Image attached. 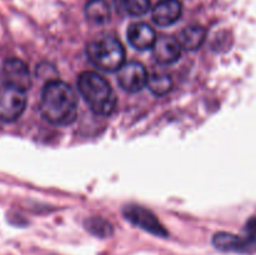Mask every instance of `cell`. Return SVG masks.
I'll list each match as a JSON object with an SVG mask.
<instances>
[{
    "label": "cell",
    "mask_w": 256,
    "mask_h": 255,
    "mask_svg": "<svg viewBox=\"0 0 256 255\" xmlns=\"http://www.w3.org/2000/svg\"><path fill=\"white\" fill-rule=\"evenodd\" d=\"M39 109L42 118L52 124L69 125L76 119V95L66 82L52 80L42 88Z\"/></svg>",
    "instance_id": "1"
},
{
    "label": "cell",
    "mask_w": 256,
    "mask_h": 255,
    "mask_svg": "<svg viewBox=\"0 0 256 255\" xmlns=\"http://www.w3.org/2000/svg\"><path fill=\"white\" fill-rule=\"evenodd\" d=\"M79 92L90 109L98 115L108 116L116 106V95L109 82L94 72H84L78 78Z\"/></svg>",
    "instance_id": "2"
},
{
    "label": "cell",
    "mask_w": 256,
    "mask_h": 255,
    "mask_svg": "<svg viewBox=\"0 0 256 255\" xmlns=\"http://www.w3.org/2000/svg\"><path fill=\"white\" fill-rule=\"evenodd\" d=\"M90 62L104 72H116L124 65L125 50L122 42L114 36L104 35L88 44Z\"/></svg>",
    "instance_id": "3"
},
{
    "label": "cell",
    "mask_w": 256,
    "mask_h": 255,
    "mask_svg": "<svg viewBox=\"0 0 256 255\" xmlns=\"http://www.w3.org/2000/svg\"><path fill=\"white\" fill-rule=\"evenodd\" d=\"M0 76H2L4 85L20 92H26L32 86V75H30L29 68L16 58L6 59L2 65L0 70Z\"/></svg>",
    "instance_id": "4"
},
{
    "label": "cell",
    "mask_w": 256,
    "mask_h": 255,
    "mask_svg": "<svg viewBox=\"0 0 256 255\" xmlns=\"http://www.w3.org/2000/svg\"><path fill=\"white\" fill-rule=\"evenodd\" d=\"M26 98L24 92L2 85L0 86V120L10 122L24 112Z\"/></svg>",
    "instance_id": "5"
},
{
    "label": "cell",
    "mask_w": 256,
    "mask_h": 255,
    "mask_svg": "<svg viewBox=\"0 0 256 255\" xmlns=\"http://www.w3.org/2000/svg\"><path fill=\"white\" fill-rule=\"evenodd\" d=\"M124 215L130 222L139 226L140 229L156 236H168V230L158 220V218L150 210L139 205H128L124 208Z\"/></svg>",
    "instance_id": "6"
},
{
    "label": "cell",
    "mask_w": 256,
    "mask_h": 255,
    "mask_svg": "<svg viewBox=\"0 0 256 255\" xmlns=\"http://www.w3.org/2000/svg\"><path fill=\"white\" fill-rule=\"evenodd\" d=\"M148 72L144 65L140 62H132L122 65L118 72V82L122 90L129 92H140L148 85Z\"/></svg>",
    "instance_id": "7"
},
{
    "label": "cell",
    "mask_w": 256,
    "mask_h": 255,
    "mask_svg": "<svg viewBox=\"0 0 256 255\" xmlns=\"http://www.w3.org/2000/svg\"><path fill=\"white\" fill-rule=\"evenodd\" d=\"M152 56L155 62L162 65H169L178 62L182 55V45L174 38L162 36L152 45Z\"/></svg>",
    "instance_id": "8"
},
{
    "label": "cell",
    "mask_w": 256,
    "mask_h": 255,
    "mask_svg": "<svg viewBox=\"0 0 256 255\" xmlns=\"http://www.w3.org/2000/svg\"><path fill=\"white\" fill-rule=\"evenodd\" d=\"M182 12L179 0H162L152 9V20L159 26H169L180 19Z\"/></svg>",
    "instance_id": "9"
},
{
    "label": "cell",
    "mask_w": 256,
    "mask_h": 255,
    "mask_svg": "<svg viewBox=\"0 0 256 255\" xmlns=\"http://www.w3.org/2000/svg\"><path fill=\"white\" fill-rule=\"evenodd\" d=\"M126 36L129 44L138 50L152 49L156 42L154 29L145 22H134L130 25Z\"/></svg>",
    "instance_id": "10"
},
{
    "label": "cell",
    "mask_w": 256,
    "mask_h": 255,
    "mask_svg": "<svg viewBox=\"0 0 256 255\" xmlns=\"http://www.w3.org/2000/svg\"><path fill=\"white\" fill-rule=\"evenodd\" d=\"M212 244L222 252H244L252 246V242L229 232H218L212 238Z\"/></svg>",
    "instance_id": "11"
},
{
    "label": "cell",
    "mask_w": 256,
    "mask_h": 255,
    "mask_svg": "<svg viewBox=\"0 0 256 255\" xmlns=\"http://www.w3.org/2000/svg\"><path fill=\"white\" fill-rule=\"evenodd\" d=\"M205 38H206V32L202 26L198 25H192L188 26L180 32L179 42L182 48L186 50H196L204 44Z\"/></svg>",
    "instance_id": "12"
},
{
    "label": "cell",
    "mask_w": 256,
    "mask_h": 255,
    "mask_svg": "<svg viewBox=\"0 0 256 255\" xmlns=\"http://www.w3.org/2000/svg\"><path fill=\"white\" fill-rule=\"evenodd\" d=\"M85 15L89 22L102 25L109 22L112 12L105 0H89L85 6Z\"/></svg>",
    "instance_id": "13"
},
{
    "label": "cell",
    "mask_w": 256,
    "mask_h": 255,
    "mask_svg": "<svg viewBox=\"0 0 256 255\" xmlns=\"http://www.w3.org/2000/svg\"><path fill=\"white\" fill-rule=\"evenodd\" d=\"M148 86L154 95L162 96L168 94L172 88V80L169 74L164 72H154L149 76Z\"/></svg>",
    "instance_id": "14"
},
{
    "label": "cell",
    "mask_w": 256,
    "mask_h": 255,
    "mask_svg": "<svg viewBox=\"0 0 256 255\" xmlns=\"http://www.w3.org/2000/svg\"><path fill=\"white\" fill-rule=\"evenodd\" d=\"M118 10L130 16H140L150 9V0H115Z\"/></svg>",
    "instance_id": "15"
},
{
    "label": "cell",
    "mask_w": 256,
    "mask_h": 255,
    "mask_svg": "<svg viewBox=\"0 0 256 255\" xmlns=\"http://www.w3.org/2000/svg\"><path fill=\"white\" fill-rule=\"evenodd\" d=\"M85 228L88 232L99 238H108L112 234V225L102 218H89L85 220Z\"/></svg>",
    "instance_id": "16"
},
{
    "label": "cell",
    "mask_w": 256,
    "mask_h": 255,
    "mask_svg": "<svg viewBox=\"0 0 256 255\" xmlns=\"http://www.w3.org/2000/svg\"><path fill=\"white\" fill-rule=\"evenodd\" d=\"M245 232H246L248 239L252 240V242H256V215L250 218L245 225Z\"/></svg>",
    "instance_id": "17"
}]
</instances>
